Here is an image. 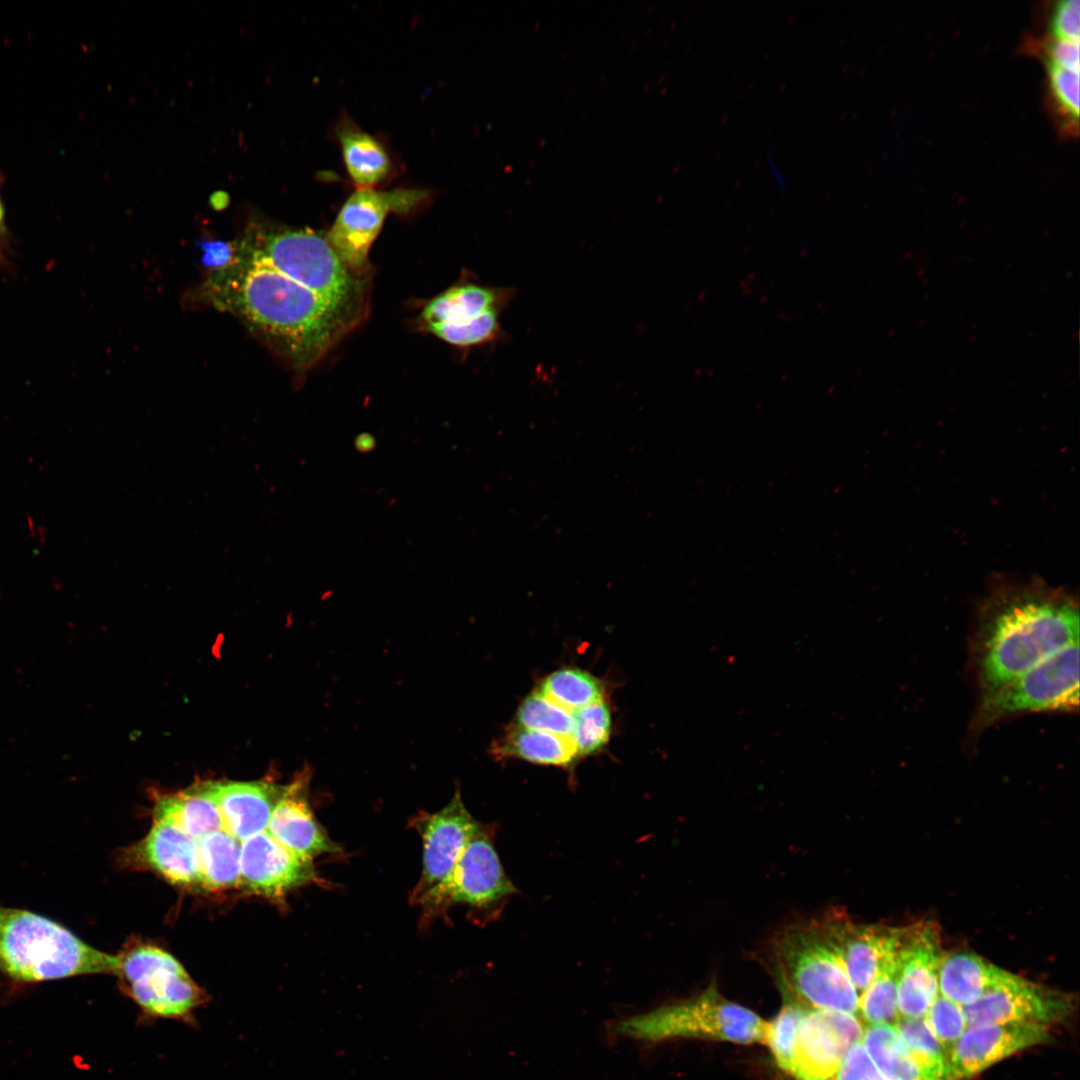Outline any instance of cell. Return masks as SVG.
Returning <instances> with one entry per match:
<instances>
[{
	"instance_id": "obj_41",
	"label": "cell",
	"mask_w": 1080,
	"mask_h": 1080,
	"mask_svg": "<svg viewBox=\"0 0 1080 1080\" xmlns=\"http://www.w3.org/2000/svg\"><path fill=\"white\" fill-rule=\"evenodd\" d=\"M356 448L361 452H368L375 446V439L367 433L360 434L355 441Z\"/></svg>"
},
{
	"instance_id": "obj_19",
	"label": "cell",
	"mask_w": 1080,
	"mask_h": 1080,
	"mask_svg": "<svg viewBox=\"0 0 1080 1080\" xmlns=\"http://www.w3.org/2000/svg\"><path fill=\"white\" fill-rule=\"evenodd\" d=\"M203 783L218 807L224 830L240 842L266 831L284 789V785L264 780Z\"/></svg>"
},
{
	"instance_id": "obj_4",
	"label": "cell",
	"mask_w": 1080,
	"mask_h": 1080,
	"mask_svg": "<svg viewBox=\"0 0 1080 1080\" xmlns=\"http://www.w3.org/2000/svg\"><path fill=\"white\" fill-rule=\"evenodd\" d=\"M241 248V256L273 266L353 323L358 320L365 300V280L344 264L326 235L311 229L255 224Z\"/></svg>"
},
{
	"instance_id": "obj_16",
	"label": "cell",
	"mask_w": 1080,
	"mask_h": 1080,
	"mask_svg": "<svg viewBox=\"0 0 1080 1080\" xmlns=\"http://www.w3.org/2000/svg\"><path fill=\"white\" fill-rule=\"evenodd\" d=\"M1049 1037L1048 1026L1036 1023L968 1026L949 1054L946 1080L975 1076L1018 1051L1047 1042Z\"/></svg>"
},
{
	"instance_id": "obj_9",
	"label": "cell",
	"mask_w": 1080,
	"mask_h": 1080,
	"mask_svg": "<svg viewBox=\"0 0 1080 1080\" xmlns=\"http://www.w3.org/2000/svg\"><path fill=\"white\" fill-rule=\"evenodd\" d=\"M429 199L430 193L418 188H357L341 207L326 238L344 264L363 275L370 248L387 215L410 213Z\"/></svg>"
},
{
	"instance_id": "obj_35",
	"label": "cell",
	"mask_w": 1080,
	"mask_h": 1080,
	"mask_svg": "<svg viewBox=\"0 0 1080 1080\" xmlns=\"http://www.w3.org/2000/svg\"><path fill=\"white\" fill-rule=\"evenodd\" d=\"M1050 93L1057 111L1068 124L1078 122L1079 71L1068 70L1048 64Z\"/></svg>"
},
{
	"instance_id": "obj_33",
	"label": "cell",
	"mask_w": 1080,
	"mask_h": 1080,
	"mask_svg": "<svg viewBox=\"0 0 1080 1080\" xmlns=\"http://www.w3.org/2000/svg\"><path fill=\"white\" fill-rule=\"evenodd\" d=\"M611 715L604 700L589 704L574 712V727L570 739L578 756L599 751L609 740Z\"/></svg>"
},
{
	"instance_id": "obj_13",
	"label": "cell",
	"mask_w": 1080,
	"mask_h": 1080,
	"mask_svg": "<svg viewBox=\"0 0 1080 1080\" xmlns=\"http://www.w3.org/2000/svg\"><path fill=\"white\" fill-rule=\"evenodd\" d=\"M858 1015L806 1011L794 1045L790 1075L797 1080H832L849 1049L862 1040Z\"/></svg>"
},
{
	"instance_id": "obj_14",
	"label": "cell",
	"mask_w": 1080,
	"mask_h": 1080,
	"mask_svg": "<svg viewBox=\"0 0 1080 1080\" xmlns=\"http://www.w3.org/2000/svg\"><path fill=\"white\" fill-rule=\"evenodd\" d=\"M938 928L931 922L900 927L896 949L897 1004L901 1018H919L939 995L941 958Z\"/></svg>"
},
{
	"instance_id": "obj_38",
	"label": "cell",
	"mask_w": 1080,
	"mask_h": 1080,
	"mask_svg": "<svg viewBox=\"0 0 1080 1080\" xmlns=\"http://www.w3.org/2000/svg\"><path fill=\"white\" fill-rule=\"evenodd\" d=\"M1048 64L1079 71V40L1053 37L1045 47Z\"/></svg>"
},
{
	"instance_id": "obj_23",
	"label": "cell",
	"mask_w": 1080,
	"mask_h": 1080,
	"mask_svg": "<svg viewBox=\"0 0 1080 1080\" xmlns=\"http://www.w3.org/2000/svg\"><path fill=\"white\" fill-rule=\"evenodd\" d=\"M1003 972L1004 969L972 952L942 954L938 970L939 994L962 1007L972 1004L998 981Z\"/></svg>"
},
{
	"instance_id": "obj_17",
	"label": "cell",
	"mask_w": 1080,
	"mask_h": 1080,
	"mask_svg": "<svg viewBox=\"0 0 1080 1080\" xmlns=\"http://www.w3.org/2000/svg\"><path fill=\"white\" fill-rule=\"evenodd\" d=\"M818 920L860 995L895 952L900 927L856 924L840 912Z\"/></svg>"
},
{
	"instance_id": "obj_22",
	"label": "cell",
	"mask_w": 1080,
	"mask_h": 1080,
	"mask_svg": "<svg viewBox=\"0 0 1080 1080\" xmlns=\"http://www.w3.org/2000/svg\"><path fill=\"white\" fill-rule=\"evenodd\" d=\"M335 134L346 170L357 188H375L391 176L392 158L384 144L350 117L343 115L339 119Z\"/></svg>"
},
{
	"instance_id": "obj_1",
	"label": "cell",
	"mask_w": 1080,
	"mask_h": 1080,
	"mask_svg": "<svg viewBox=\"0 0 1080 1080\" xmlns=\"http://www.w3.org/2000/svg\"><path fill=\"white\" fill-rule=\"evenodd\" d=\"M204 290L296 368L315 364L353 325L302 284L245 256L216 270Z\"/></svg>"
},
{
	"instance_id": "obj_5",
	"label": "cell",
	"mask_w": 1080,
	"mask_h": 1080,
	"mask_svg": "<svg viewBox=\"0 0 1080 1080\" xmlns=\"http://www.w3.org/2000/svg\"><path fill=\"white\" fill-rule=\"evenodd\" d=\"M771 952L783 991L812 1009L858 1015L859 994L818 919L784 928Z\"/></svg>"
},
{
	"instance_id": "obj_20",
	"label": "cell",
	"mask_w": 1080,
	"mask_h": 1080,
	"mask_svg": "<svg viewBox=\"0 0 1080 1080\" xmlns=\"http://www.w3.org/2000/svg\"><path fill=\"white\" fill-rule=\"evenodd\" d=\"M126 857L131 864L152 870L176 886L202 890L196 841L167 822L154 821Z\"/></svg>"
},
{
	"instance_id": "obj_36",
	"label": "cell",
	"mask_w": 1080,
	"mask_h": 1080,
	"mask_svg": "<svg viewBox=\"0 0 1080 1080\" xmlns=\"http://www.w3.org/2000/svg\"><path fill=\"white\" fill-rule=\"evenodd\" d=\"M832 1080L885 1079L860 1041L849 1049Z\"/></svg>"
},
{
	"instance_id": "obj_31",
	"label": "cell",
	"mask_w": 1080,
	"mask_h": 1080,
	"mask_svg": "<svg viewBox=\"0 0 1080 1080\" xmlns=\"http://www.w3.org/2000/svg\"><path fill=\"white\" fill-rule=\"evenodd\" d=\"M783 992L785 1001L776 1017L769 1022L765 1045L770 1048L778 1067L790 1074L797 1032L809 1007L790 993Z\"/></svg>"
},
{
	"instance_id": "obj_39",
	"label": "cell",
	"mask_w": 1080,
	"mask_h": 1080,
	"mask_svg": "<svg viewBox=\"0 0 1080 1080\" xmlns=\"http://www.w3.org/2000/svg\"><path fill=\"white\" fill-rule=\"evenodd\" d=\"M203 261L206 265L217 270L232 262V249L221 241L207 242L204 245Z\"/></svg>"
},
{
	"instance_id": "obj_18",
	"label": "cell",
	"mask_w": 1080,
	"mask_h": 1080,
	"mask_svg": "<svg viewBox=\"0 0 1080 1080\" xmlns=\"http://www.w3.org/2000/svg\"><path fill=\"white\" fill-rule=\"evenodd\" d=\"M309 781L310 775L303 772L284 785L266 832L290 851L312 860L324 853H338L341 848L313 814L308 797Z\"/></svg>"
},
{
	"instance_id": "obj_2",
	"label": "cell",
	"mask_w": 1080,
	"mask_h": 1080,
	"mask_svg": "<svg viewBox=\"0 0 1080 1080\" xmlns=\"http://www.w3.org/2000/svg\"><path fill=\"white\" fill-rule=\"evenodd\" d=\"M1079 643V607L1040 585L993 593L982 607L973 656L980 700L1055 652Z\"/></svg>"
},
{
	"instance_id": "obj_11",
	"label": "cell",
	"mask_w": 1080,
	"mask_h": 1080,
	"mask_svg": "<svg viewBox=\"0 0 1080 1080\" xmlns=\"http://www.w3.org/2000/svg\"><path fill=\"white\" fill-rule=\"evenodd\" d=\"M413 825L423 841V869L411 894V903L419 906L449 881L468 842L482 826L466 809L459 791L436 813L417 816Z\"/></svg>"
},
{
	"instance_id": "obj_7",
	"label": "cell",
	"mask_w": 1080,
	"mask_h": 1080,
	"mask_svg": "<svg viewBox=\"0 0 1080 1080\" xmlns=\"http://www.w3.org/2000/svg\"><path fill=\"white\" fill-rule=\"evenodd\" d=\"M115 976L121 991L145 1017L193 1023L194 1012L208 995L170 953L135 941L117 954Z\"/></svg>"
},
{
	"instance_id": "obj_12",
	"label": "cell",
	"mask_w": 1080,
	"mask_h": 1080,
	"mask_svg": "<svg viewBox=\"0 0 1080 1080\" xmlns=\"http://www.w3.org/2000/svg\"><path fill=\"white\" fill-rule=\"evenodd\" d=\"M968 1026L992 1023L1062 1021L1072 1010L1071 997L1004 970L977 1001L962 1007Z\"/></svg>"
},
{
	"instance_id": "obj_32",
	"label": "cell",
	"mask_w": 1080,
	"mask_h": 1080,
	"mask_svg": "<svg viewBox=\"0 0 1080 1080\" xmlns=\"http://www.w3.org/2000/svg\"><path fill=\"white\" fill-rule=\"evenodd\" d=\"M519 727L570 738L574 713L546 698L539 691L526 697L516 715Z\"/></svg>"
},
{
	"instance_id": "obj_37",
	"label": "cell",
	"mask_w": 1080,
	"mask_h": 1080,
	"mask_svg": "<svg viewBox=\"0 0 1080 1080\" xmlns=\"http://www.w3.org/2000/svg\"><path fill=\"white\" fill-rule=\"evenodd\" d=\"M1050 26L1054 37L1079 40L1080 1H1059L1054 8Z\"/></svg>"
},
{
	"instance_id": "obj_25",
	"label": "cell",
	"mask_w": 1080,
	"mask_h": 1080,
	"mask_svg": "<svg viewBox=\"0 0 1080 1080\" xmlns=\"http://www.w3.org/2000/svg\"><path fill=\"white\" fill-rule=\"evenodd\" d=\"M501 758H517L532 763L568 767L578 757L572 740L553 733L515 727L494 744Z\"/></svg>"
},
{
	"instance_id": "obj_10",
	"label": "cell",
	"mask_w": 1080,
	"mask_h": 1080,
	"mask_svg": "<svg viewBox=\"0 0 1080 1080\" xmlns=\"http://www.w3.org/2000/svg\"><path fill=\"white\" fill-rule=\"evenodd\" d=\"M518 890L507 877L488 832L481 829L468 842L449 881L419 906L423 921L453 904L488 908Z\"/></svg>"
},
{
	"instance_id": "obj_28",
	"label": "cell",
	"mask_w": 1080,
	"mask_h": 1080,
	"mask_svg": "<svg viewBox=\"0 0 1080 1080\" xmlns=\"http://www.w3.org/2000/svg\"><path fill=\"white\" fill-rule=\"evenodd\" d=\"M539 692L559 706L575 712L589 704L603 700V687L598 679L586 671L566 668L555 671L545 678Z\"/></svg>"
},
{
	"instance_id": "obj_15",
	"label": "cell",
	"mask_w": 1080,
	"mask_h": 1080,
	"mask_svg": "<svg viewBox=\"0 0 1080 1080\" xmlns=\"http://www.w3.org/2000/svg\"><path fill=\"white\" fill-rule=\"evenodd\" d=\"M319 881L311 859L276 841L266 831L241 842L239 886L270 899Z\"/></svg>"
},
{
	"instance_id": "obj_42",
	"label": "cell",
	"mask_w": 1080,
	"mask_h": 1080,
	"mask_svg": "<svg viewBox=\"0 0 1080 1080\" xmlns=\"http://www.w3.org/2000/svg\"><path fill=\"white\" fill-rule=\"evenodd\" d=\"M6 233L5 212L4 206L0 196V253L2 248V242Z\"/></svg>"
},
{
	"instance_id": "obj_34",
	"label": "cell",
	"mask_w": 1080,
	"mask_h": 1080,
	"mask_svg": "<svg viewBox=\"0 0 1080 1080\" xmlns=\"http://www.w3.org/2000/svg\"><path fill=\"white\" fill-rule=\"evenodd\" d=\"M925 1017L942 1045L948 1064L953 1046L968 1027L962 1006L939 994Z\"/></svg>"
},
{
	"instance_id": "obj_40",
	"label": "cell",
	"mask_w": 1080,
	"mask_h": 1080,
	"mask_svg": "<svg viewBox=\"0 0 1080 1080\" xmlns=\"http://www.w3.org/2000/svg\"><path fill=\"white\" fill-rule=\"evenodd\" d=\"M765 154H766V161H767L768 167L770 168V173H771L772 177L774 178V180H775V182L777 184L778 190L781 193H783V192L785 193V191H786V180H785V177L783 176L781 170L779 169V166L777 165V162L774 160V153H773V150H772V146L770 144L767 145Z\"/></svg>"
},
{
	"instance_id": "obj_8",
	"label": "cell",
	"mask_w": 1080,
	"mask_h": 1080,
	"mask_svg": "<svg viewBox=\"0 0 1080 1080\" xmlns=\"http://www.w3.org/2000/svg\"><path fill=\"white\" fill-rule=\"evenodd\" d=\"M1079 708V643L1071 644L981 699L969 726L982 732L1011 716Z\"/></svg>"
},
{
	"instance_id": "obj_29",
	"label": "cell",
	"mask_w": 1080,
	"mask_h": 1080,
	"mask_svg": "<svg viewBox=\"0 0 1080 1080\" xmlns=\"http://www.w3.org/2000/svg\"><path fill=\"white\" fill-rule=\"evenodd\" d=\"M897 981L898 965L895 950L880 974L859 995L858 1016H861L867 1025L894 1026L900 1018L897 1004Z\"/></svg>"
},
{
	"instance_id": "obj_21",
	"label": "cell",
	"mask_w": 1080,
	"mask_h": 1080,
	"mask_svg": "<svg viewBox=\"0 0 1080 1080\" xmlns=\"http://www.w3.org/2000/svg\"><path fill=\"white\" fill-rule=\"evenodd\" d=\"M514 296L511 288H495L467 282L453 286L431 299L423 308L426 325H466L491 314H500Z\"/></svg>"
},
{
	"instance_id": "obj_3",
	"label": "cell",
	"mask_w": 1080,
	"mask_h": 1080,
	"mask_svg": "<svg viewBox=\"0 0 1080 1080\" xmlns=\"http://www.w3.org/2000/svg\"><path fill=\"white\" fill-rule=\"evenodd\" d=\"M118 956L90 946L60 923L0 904V974L34 984L92 974H115Z\"/></svg>"
},
{
	"instance_id": "obj_26",
	"label": "cell",
	"mask_w": 1080,
	"mask_h": 1080,
	"mask_svg": "<svg viewBox=\"0 0 1080 1080\" xmlns=\"http://www.w3.org/2000/svg\"><path fill=\"white\" fill-rule=\"evenodd\" d=\"M202 890L220 891L239 886L241 842L225 830L213 831L196 841Z\"/></svg>"
},
{
	"instance_id": "obj_24",
	"label": "cell",
	"mask_w": 1080,
	"mask_h": 1080,
	"mask_svg": "<svg viewBox=\"0 0 1080 1080\" xmlns=\"http://www.w3.org/2000/svg\"><path fill=\"white\" fill-rule=\"evenodd\" d=\"M154 821H164L197 841L213 831L224 830L218 807L204 783L156 798Z\"/></svg>"
},
{
	"instance_id": "obj_6",
	"label": "cell",
	"mask_w": 1080,
	"mask_h": 1080,
	"mask_svg": "<svg viewBox=\"0 0 1080 1080\" xmlns=\"http://www.w3.org/2000/svg\"><path fill=\"white\" fill-rule=\"evenodd\" d=\"M613 1027L615 1034L642 1042L680 1037L765 1044L769 1022L710 985L694 998L623 1019Z\"/></svg>"
},
{
	"instance_id": "obj_27",
	"label": "cell",
	"mask_w": 1080,
	"mask_h": 1080,
	"mask_svg": "<svg viewBox=\"0 0 1080 1080\" xmlns=\"http://www.w3.org/2000/svg\"><path fill=\"white\" fill-rule=\"evenodd\" d=\"M861 1042L885 1080H928L894 1026L866 1025Z\"/></svg>"
},
{
	"instance_id": "obj_30",
	"label": "cell",
	"mask_w": 1080,
	"mask_h": 1080,
	"mask_svg": "<svg viewBox=\"0 0 1080 1080\" xmlns=\"http://www.w3.org/2000/svg\"><path fill=\"white\" fill-rule=\"evenodd\" d=\"M894 1027L927 1079L946 1080L947 1056L926 1017H900Z\"/></svg>"
}]
</instances>
